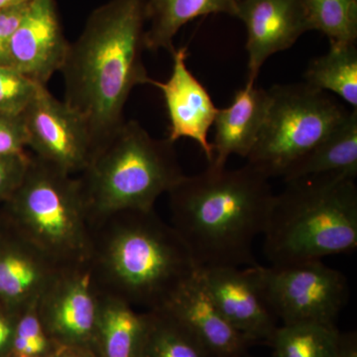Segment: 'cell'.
I'll list each match as a JSON object with an SVG mask.
<instances>
[{
    "label": "cell",
    "mask_w": 357,
    "mask_h": 357,
    "mask_svg": "<svg viewBox=\"0 0 357 357\" xmlns=\"http://www.w3.org/2000/svg\"><path fill=\"white\" fill-rule=\"evenodd\" d=\"M145 29L146 0H110L70 43L60 70L64 102L88 124L95 148L123 123L131 91L153 79L143 61Z\"/></svg>",
    "instance_id": "6da1fadb"
},
{
    "label": "cell",
    "mask_w": 357,
    "mask_h": 357,
    "mask_svg": "<svg viewBox=\"0 0 357 357\" xmlns=\"http://www.w3.org/2000/svg\"><path fill=\"white\" fill-rule=\"evenodd\" d=\"M171 225L198 269L255 266L253 245L273 201L269 178L246 164L229 170L208 165L184 176L168 192Z\"/></svg>",
    "instance_id": "7a4b0ae2"
},
{
    "label": "cell",
    "mask_w": 357,
    "mask_h": 357,
    "mask_svg": "<svg viewBox=\"0 0 357 357\" xmlns=\"http://www.w3.org/2000/svg\"><path fill=\"white\" fill-rule=\"evenodd\" d=\"M88 265L98 293L146 311L165 306L198 271L184 241L155 208L117 211L91 223Z\"/></svg>",
    "instance_id": "3957f363"
},
{
    "label": "cell",
    "mask_w": 357,
    "mask_h": 357,
    "mask_svg": "<svg viewBox=\"0 0 357 357\" xmlns=\"http://www.w3.org/2000/svg\"><path fill=\"white\" fill-rule=\"evenodd\" d=\"M285 183L274 195L262 234L270 266L321 261L356 250V178L331 173Z\"/></svg>",
    "instance_id": "277c9868"
},
{
    "label": "cell",
    "mask_w": 357,
    "mask_h": 357,
    "mask_svg": "<svg viewBox=\"0 0 357 357\" xmlns=\"http://www.w3.org/2000/svg\"><path fill=\"white\" fill-rule=\"evenodd\" d=\"M175 143L124 121L100 141L77 177L91 223L122 211L154 210L157 199L184 177Z\"/></svg>",
    "instance_id": "5b68a950"
},
{
    "label": "cell",
    "mask_w": 357,
    "mask_h": 357,
    "mask_svg": "<svg viewBox=\"0 0 357 357\" xmlns=\"http://www.w3.org/2000/svg\"><path fill=\"white\" fill-rule=\"evenodd\" d=\"M0 217L59 266L88 264L91 223L79 178L30 155L25 177L2 204Z\"/></svg>",
    "instance_id": "8992f818"
},
{
    "label": "cell",
    "mask_w": 357,
    "mask_h": 357,
    "mask_svg": "<svg viewBox=\"0 0 357 357\" xmlns=\"http://www.w3.org/2000/svg\"><path fill=\"white\" fill-rule=\"evenodd\" d=\"M266 117L248 164L265 177L286 172L337 128L349 112L306 83L275 84L268 89Z\"/></svg>",
    "instance_id": "52a82bcc"
},
{
    "label": "cell",
    "mask_w": 357,
    "mask_h": 357,
    "mask_svg": "<svg viewBox=\"0 0 357 357\" xmlns=\"http://www.w3.org/2000/svg\"><path fill=\"white\" fill-rule=\"evenodd\" d=\"M255 269L268 306L283 325L335 326L349 300L347 277L321 261L286 267L257 264Z\"/></svg>",
    "instance_id": "ba28073f"
},
{
    "label": "cell",
    "mask_w": 357,
    "mask_h": 357,
    "mask_svg": "<svg viewBox=\"0 0 357 357\" xmlns=\"http://www.w3.org/2000/svg\"><path fill=\"white\" fill-rule=\"evenodd\" d=\"M21 116L33 156L69 175L83 172L95 143L81 115L39 86Z\"/></svg>",
    "instance_id": "9c48e42d"
},
{
    "label": "cell",
    "mask_w": 357,
    "mask_h": 357,
    "mask_svg": "<svg viewBox=\"0 0 357 357\" xmlns=\"http://www.w3.org/2000/svg\"><path fill=\"white\" fill-rule=\"evenodd\" d=\"M100 294L88 264L65 268L39 299L40 319L57 347L93 351Z\"/></svg>",
    "instance_id": "30bf717a"
},
{
    "label": "cell",
    "mask_w": 357,
    "mask_h": 357,
    "mask_svg": "<svg viewBox=\"0 0 357 357\" xmlns=\"http://www.w3.org/2000/svg\"><path fill=\"white\" fill-rule=\"evenodd\" d=\"M206 290L227 321L251 344L271 342L277 318L268 306L255 266L199 269Z\"/></svg>",
    "instance_id": "8fae6325"
},
{
    "label": "cell",
    "mask_w": 357,
    "mask_h": 357,
    "mask_svg": "<svg viewBox=\"0 0 357 357\" xmlns=\"http://www.w3.org/2000/svg\"><path fill=\"white\" fill-rule=\"evenodd\" d=\"M69 46L55 0H32L11 40L9 66L34 83L47 86L62 69Z\"/></svg>",
    "instance_id": "7c38bea8"
},
{
    "label": "cell",
    "mask_w": 357,
    "mask_h": 357,
    "mask_svg": "<svg viewBox=\"0 0 357 357\" xmlns=\"http://www.w3.org/2000/svg\"><path fill=\"white\" fill-rule=\"evenodd\" d=\"M236 17L248 32V84H255L267 59L311 31L302 0H241Z\"/></svg>",
    "instance_id": "4fadbf2b"
},
{
    "label": "cell",
    "mask_w": 357,
    "mask_h": 357,
    "mask_svg": "<svg viewBox=\"0 0 357 357\" xmlns=\"http://www.w3.org/2000/svg\"><path fill=\"white\" fill-rule=\"evenodd\" d=\"M171 55L173 67L169 79L151 82V86L160 89L165 100L170 122L167 138L173 143L182 138L194 140L210 164L213 153L208 136L218 109L204 84L188 68L187 47L175 48Z\"/></svg>",
    "instance_id": "5bb4252c"
},
{
    "label": "cell",
    "mask_w": 357,
    "mask_h": 357,
    "mask_svg": "<svg viewBox=\"0 0 357 357\" xmlns=\"http://www.w3.org/2000/svg\"><path fill=\"white\" fill-rule=\"evenodd\" d=\"M63 269L3 223L0 234V311L16 317L38 304Z\"/></svg>",
    "instance_id": "9a60e30c"
},
{
    "label": "cell",
    "mask_w": 357,
    "mask_h": 357,
    "mask_svg": "<svg viewBox=\"0 0 357 357\" xmlns=\"http://www.w3.org/2000/svg\"><path fill=\"white\" fill-rule=\"evenodd\" d=\"M161 309L189 328L213 357L245 356L249 342L218 310L199 269Z\"/></svg>",
    "instance_id": "2e32d148"
},
{
    "label": "cell",
    "mask_w": 357,
    "mask_h": 357,
    "mask_svg": "<svg viewBox=\"0 0 357 357\" xmlns=\"http://www.w3.org/2000/svg\"><path fill=\"white\" fill-rule=\"evenodd\" d=\"M269 93L255 84H245L236 93L229 107L218 109L211 143L213 159L210 166L227 167L231 155L248 158L266 117Z\"/></svg>",
    "instance_id": "e0dca14e"
},
{
    "label": "cell",
    "mask_w": 357,
    "mask_h": 357,
    "mask_svg": "<svg viewBox=\"0 0 357 357\" xmlns=\"http://www.w3.org/2000/svg\"><path fill=\"white\" fill-rule=\"evenodd\" d=\"M100 294L93 352L98 357H139L146 312L121 299Z\"/></svg>",
    "instance_id": "ac0fdd59"
},
{
    "label": "cell",
    "mask_w": 357,
    "mask_h": 357,
    "mask_svg": "<svg viewBox=\"0 0 357 357\" xmlns=\"http://www.w3.org/2000/svg\"><path fill=\"white\" fill-rule=\"evenodd\" d=\"M241 0H146L145 46L147 50H175L174 38L190 21L227 14L236 17Z\"/></svg>",
    "instance_id": "d6986e66"
},
{
    "label": "cell",
    "mask_w": 357,
    "mask_h": 357,
    "mask_svg": "<svg viewBox=\"0 0 357 357\" xmlns=\"http://www.w3.org/2000/svg\"><path fill=\"white\" fill-rule=\"evenodd\" d=\"M337 173L357 176V109L311 151L298 160L284 175L285 182L309 176Z\"/></svg>",
    "instance_id": "ffe728a7"
},
{
    "label": "cell",
    "mask_w": 357,
    "mask_h": 357,
    "mask_svg": "<svg viewBox=\"0 0 357 357\" xmlns=\"http://www.w3.org/2000/svg\"><path fill=\"white\" fill-rule=\"evenodd\" d=\"M330 44L328 53L310 63L304 83L331 91L357 109L356 43Z\"/></svg>",
    "instance_id": "44dd1931"
},
{
    "label": "cell",
    "mask_w": 357,
    "mask_h": 357,
    "mask_svg": "<svg viewBox=\"0 0 357 357\" xmlns=\"http://www.w3.org/2000/svg\"><path fill=\"white\" fill-rule=\"evenodd\" d=\"M139 357H213L198 337L164 310L146 311Z\"/></svg>",
    "instance_id": "7402d4cb"
},
{
    "label": "cell",
    "mask_w": 357,
    "mask_h": 357,
    "mask_svg": "<svg viewBox=\"0 0 357 357\" xmlns=\"http://www.w3.org/2000/svg\"><path fill=\"white\" fill-rule=\"evenodd\" d=\"M340 335L335 326L288 324L278 326L270 344L273 357H333Z\"/></svg>",
    "instance_id": "603a6c76"
},
{
    "label": "cell",
    "mask_w": 357,
    "mask_h": 357,
    "mask_svg": "<svg viewBox=\"0 0 357 357\" xmlns=\"http://www.w3.org/2000/svg\"><path fill=\"white\" fill-rule=\"evenodd\" d=\"M311 30L330 43H356L357 0H302Z\"/></svg>",
    "instance_id": "cb8c5ba5"
},
{
    "label": "cell",
    "mask_w": 357,
    "mask_h": 357,
    "mask_svg": "<svg viewBox=\"0 0 357 357\" xmlns=\"http://www.w3.org/2000/svg\"><path fill=\"white\" fill-rule=\"evenodd\" d=\"M37 305L16 316L11 344L14 357H50L57 347L47 335Z\"/></svg>",
    "instance_id": "d4e9b609"
},
{
    "label": "cell",
    "mask_w": 357,
    "mask_h": 357,
    "mask_svg": "<svg viewBox=\"0 0 357 357\" xmlns=\"http://www.w3.org/2000/svg\"><path fill=\"white\" fill-rule=\"evenodd\" d=\"M39 86L42 84L34 83L13 68L0 66V112L22 114Z\"/></svg>",
    "instance_id": "484cf974"
},
{
    "label": "cell",
    "mask_w": 357,
    "mask_h": 357,
    "mask_svg": "<svg viewBox=\"0 0 357 357\" xmlns=\"http://www.w3.org/2000/svg\"><path fill=\"white\" fill-rule=\"evenodd\" d=\"M30 154L0 155V204H4L20 188L28 166Z\"/></svg>",
    "instance_id": "4316f807"
},
{
    "label": "cell",
    "mask_w": 357,
    "mask_h": 357,
    "mask_svg": "<svg viewBox=\"0 0 357 357\" xmlns=\"http://www.w3.org/2000/svg\"><path fill=\"white\" fill-rule=\"evenodd\" d=\"M26 148L27 136L21 114L0 112V155L24 154Z\"/></svg>",
    "instance_id": "83f0119b"
},
{
    "label": "cell",
    "mask_w": 357,
    "mask_h": 357,
    "mask_svg": "<svg viewBox=\"0 0 357 357\" xmlns=\"http://www.w3.org/2000/svg\"><path fill=\"white\" fill-rule=\"evenodd\" d=\"M27 4L0 11V66H9V48Z\"/></svg>",
    "instance_id": "f1b7e54d"
},
{
    "label": "cell",
    "mask_w": 357,
    "mask_h": 357,
    "mask_svg": "<svg viewBox=\"0 0 357 357\" xmlns=\"http://www.w3.org/2000/svg\"><path fill=\"white\" fill-rule=\"evenodd\" d=\"M16 317L0 311V354L10 349L13 344Z\"/></svg>",
    "instance_id": "f546056e"
},
{
    "label": "cell",
    "mask_w": 357,
    "mask_h": 357,
    "mask_svg": "<svg viewBox=\"0 0 357 357\" xmlns=\"http://www.w3.org/2000/svg\"><path fill=\"white\" fill-rule=\"evenodd\" d=\"M333 357H357L356 338L354 335H340Z\"/></svg>",
    "instance_id": "4dcf8cb0"
},
{
    "label": "cell",
    "mask_w": 357,
    "mask_h": 357,
    "mask_svg": "<svg viewBox=\"0 0 357 357\" xmlns=\"http://www.w3.org/2000/svg\"><path fill=\"white\" fill-rule=\"evenodd\" d=\"M50 357H98L91 349L75 347H57Z\"/></svg>",
    "instance_id": "1f68e13d"
},
{
    "label": "cell",
    "mask_w": 357,
    "mask_h": 357,
    "mask_svg": "<svg viewBox=\"0 0 357 357\" xmlns=\"http://www.w3.org/2000/svg\"><path fill=\"white\" fill-rule=\"evenodd\" d=\"M32 0H0V11L29 3Z\"/></svg>",
    "instance_id": "d6a6232c"
},
{
    "label": "cell",
    "mask_w": 357,
    "mask_h": 357,
    "mask_svg": "<svg viewBox=\"0 0 357 357\" xmlns=\"http://www.w3.org/2000/svg\"><path fill=\"white\" fill-rule=\"evenodd\" d=\"M2 229H3V223H2L1 217H0V234H1Z\"/></svg>",
    "instance_id": "836d02e7"
},
{
    "label": "cell",
    "mask_w": 357,
    "mask_h": 357,
    "mask_svg": "<svg viewBox=\"0 0 357 357\" xmlns=\"http://www.w3.org/2000/svg\"><path fill=\"white\" fill-rule=\"evenodd\" d=\"M243 357H246L245 356H244Z\"/></svg>",
    "instance_id": "e575fe53"
}]
</instances>
